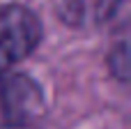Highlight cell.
Wrapping results in <instances>:
<instances>
[{
	"label": "cell",
	"mask_w": 131,
	"mask_h": 129,
	"mask_svg": "<svg viewBox=\"0 0 131 129\" xmlns=\"http://www.w3.org/2000/svg\"><path fill=\"white\" fill-rule=\"evenodd\" d=\"M41 39V23L23 5L0 7V74L28 58Z\"/></svg>",
	"instance_id": "1"
},
{
	"label": "cell",
	"mask_w": 131,
	"mask_h": 129,
	"mask_svg": "<svg viewBox=\"0 0 131 129\" xmlns=\"http://www.w3.org/2000/svg\"><path fill=\"white\" fill-rule=\"evenodd\" d=\"M0 108L14 129L37 122L44 113V95L35 78L18 72L0 74Z\"/></svg>",
	"instance_id": "2"
},
{
	"label": "cell",
	"mask_w": 131,
	"mask_h": 129,
	"mask_svg": "<svg viewBox=\"0 0 131 129\" xmlns=\"http://www.w3.org/2000/svg\"><path fill=\"white\" fill-rule=\"evenodd\" d=\"M108 65H111V72H113L115 78L127 81V76H129V46H127V39H122L117 46H113V51L108 55Z\"/></svg>",
	"instance_id": "3"
},
{
	"label": "cell",
	"mask_w": 131,
	"mask_h": 129,
	"mask_svg": "<svg viewBox=\"0 0 131 129\" xmlns=\"http://www.w3.org/2000/svg\"><path fill=\"white\" fill-rule=\"evenodd\" d=\"M0 129H14V125L7 120V115L2 113V108H0Z\"/></svg>",
	"instance_id": "4"
}]
</instances>
